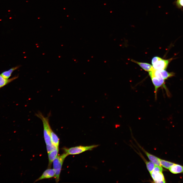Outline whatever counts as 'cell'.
<instances>
[{"label":"cell","mask_w":183,"mask_h":183,"mask_svg":"<svg viewBox=\"0 0 183 183\" xmlns=\"http://www.w3.org/2000/svg\"><path fill=\"white\" fill-rule=\"evenodd\" d=\"M149 75L154 86L155 98H156L158 89L161 87H163L165 89L167 95L169 96L170 94L165 85V80L160 77L155 76L150 74Z\"/></svg>","instance_id":"obj_4"},{"label":"cell","mask_w":183,"mask_h":183,"mask_svg":"<svg viewBox=\"0 0 183 183\" xmlns=\"http://www.w3.org/2000/svg\"><path fill=\"white\" fill-rule=\"evenodd\" d=\"M169 170L172 173L177 174L183 172V166L175 164L169 168Z\"/></svg>","instance_id":"obj_11"},{"label":"cell","mask_w":183,"mask_h":183,"mask_svg":"<svg viewBox=\"0 0 183 183\" xmlns=\"http://www.w3.org/2000/svg\"><path fill=\"white\" fill-rule=\"evenodd\" d=\"M36 116L42 121L43 128V135L44 140L46 145L52 144L51 142V133L52 130L49 122V115L47 117H45L40 112L36 114Z\"/></svg>","instance_id":"obj_1"},{"label":"cell","mask_w":183,"mask_h":183,"mask_svg":"<svg viewBox=\"0 0 183 183\" xmlns=\"http://www.w3.org/2000/svg\"><path fill=\"white\" fill-rule=\"evenodd\" d=\"M172 58L167 59H162L159 57L158 60L152 65L154 69L156 70H165Z\"/></svg>","instance_id":"obj_5"},{"label":"cell","mask_w":183,"mask_h":183,"mask_svg":"<svg viewBox=\"0 0 183 183\" xmlns=\"http://www.w3.org/2000/svg\"><path fill=\"white\" fill-rule=\"evenodd\" d=\"M145 152L149 160L155 165L159 166H161L160 163L159 158L148 153L146 151H145Z\"/></svg>","instance_id":"obj_13"},{"label":"cell","mask_w":183,"mask_h":183,"mask_svg":"<svg viewBox=\"0 0 183 183\" xmlns=\"http://www.w3.org/2000/svg\"><path fill=\"white\" fill-rule=\"evenodd\" d=\"M176 4L178 8H183V0H177Z\"/></svg>","instance_id":"obj_19"},{"label":"cell","mask_w":183,"mask_h":183,"mask_svg":"<svg viewBox=\"0 0 183 183\" xmlns=\"http://www.w3.org/2000/svg\"><path fill=\"white\" fill-rule=\"evenodd\" d=\"M20 67V66L19 65L12 67L8 70L4 71L1 74L5 78L8 79L11 76L13 72Z\"/></svg>","instance_id":"obj_15"},{"label":"cell","mask_w":183,"mask_h":183,"mask_svg":"<svg viewBox=\"0 0 183 183\" xmlns=\"http://www.w3.org/2000/svg\"><path fill=\"white\" fill-rule=\"evenodd\" d=\"M50 137L52 143L57 148H59V139L57 135L52 130L51 132Z\"/></svg>","instance_id":"obj_12"},{"label":"cell","mask_w":183,"mask_h":183,"mask_svg":"<svg viewBox=\"0 0 183 183\" xmlns=\"http://www.w3.org/2000/svg\"><path fill=\"white\" fill-rule=\"evenodd\" d=\"M98 145L88 146H79L69 148H64L65 152L69 155H75L80 154L85 151L91 150L98 146Z\"/></svg>","instance_id":"obj_3"},{"label":"cell","mask_w":183,"mask_h":183,"mask_svg":"<svg viewBox=\"0 0 183 183\" xmlns=\"http://www.w3.org/2000/svg\"><path fill=\"white\" fill-rule=\"evenodd\" d=\"M18 77V76H17L10 79H6L3 77L1 74H0V88L4 87L17 79Z\"/></svg>","instance_id":"obj_10"},{"label":"cell","mask_w":183,"mask_h":183,"mask_svg":"<svg viewBox=\"0 0 183 183\" xmlns=\"http://www.w3.org/2000/svg\"><path fill=\"white\" fill-rule=\"evenodd\" d=\"M46 147L48 154L52 151L55 149L57 148H57L53 144H52L51 145H46Z\"/></svg>","instance_id":"obj_18"},{"label":"cell","mask_w":183,"mask_h":183,"mask_svg":"<svg viewBox=\"0 0 183 183\" xmlns=\"http://www.w3.org/2000/svg\"><path fill=\"white\" fill-rule=\"evenodd\" d=\"M68 155L65 152L57 157L53 161V169L55 172L54 177L56 182H58L59 179V177L62 166L64 161Z\"/></svg>","instance_id":"obj_2"},{"label":"cell","mask_w":183,"mask_h":183,"mask_svg":"<svg viewBox=\"0 0 183 183\" xmlns=\"http://www.w3.org/2000/svg\"><path fill=\"white\" fill-rule=\"evenodd\" d=\"M55 172L53 169L48 168L45 170L41 176L37 179L35 182L44 179H49L54 177Z\"/></svg>","instance_id":"obj_7"},{"label":"cell","mask_w":183,"mask_h":183,"mask_svg":"<svg viewBox=\"0 0 183 183\" xmlns=\"http://www.w3.org/2000/svg\"><path fill=\"white\" fill-rule=\"evenodd\" d=\"M150 174L155 182L165 183V182L164 177L162 172H155L152 171Z\"/></svg>","instance_id":"obj_6"},{"label":"cell","mask_w":183,"mask_h":183,"mask_svg":"<svg viewBox=\"0 0 183 183\" xmlns=\"http://www.w3.org/2000/svg\"><path fill=\"white\" fill-rule=\"evenodd\" d=\"M131 61L138 65L141 68L146 71L149 72L154 69L153 66L148 63L139 62L133 59H131Z\"/></svg>","instance_id":"obj_9"},{"label":"cell","mask_w":183,"mask_h":183,"mask_svg":"<svg viewBox=\"0 0 183 183\" xmlns=\"http://www.w3.org/2000/svg\"><path fill=\"white\" fill-rule=\"evenodd\" d=\"M159 160L161 165L167 169H169L175 164L172 162L161 159L159 158Z\"/></svg>","instance_id":"obj_16"},{"label":"cell","mask_w":183,"mask_h":183,"mask_svg":"<svg viewBox=\"0 0 183 183\" xmlns=\"http://www.w3.org/2000/svg\"><path fill=\"white\" fill-rule=\"evenodd\" d=\"M59 152V148L55 149L48 154L49 164L48 168H50L53 161L57 157Z\"/></svg>","instance_id":"obj_8"},{"label":"cell","mask_w":183,"mask_h":183,"mask_svg":"<svg viewBox=\"0 0 183 183\" xmlns=\"http://www.w3.org/2000/svg\"><path fill=\"white\" fill-rule=\"evenodd\" d=\"M146 163L147 169L150 174L153 170L155 165L151 161H146Z\"/></svg>","instance_id":"obj_17"},{"label":"cell","mask_w":183,"mask_h":183,"mask_svg":"<svg viewBox=\"0 0 183 183\" xmlns=\"http://www.w3.org/2000/svg\"><path fill=\"white\" fill-rule=\"evenodd\" d=\"M157 70L161 77L165 80L169 78L174 76L175 75L174 73L169 72L165 70Z\"/></svg>","instance_id":"obj_14"}]
</instances>
